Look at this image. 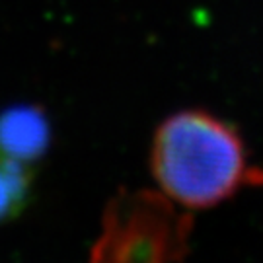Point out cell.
Masks as SVG:
<instances>
[{
  "instance_id": "2",
  "label": "cell",
  "mask_w": 263,
  "mask_h": 263,
  "mask_svg": "<svg viewBox=\"0 0 263 263\" xmlns=\"http://www.w3.org/2000/svg\"><path fill=\"white\" fill-rule=\"evenodd\" d=\"M47 123L35 109L18 107L0 117V151L28 164L47 144Z\"/></svg>"
},
{
  "instance_id": "3",
  "label": "cell",
  "mask_w": 263,
  "mask_h": 263,
  "mask_svg": "<svg viewBox=\"0 0 263 263\" xmlns=\"http://www.w3.org/2000/svg\"><path fill=\"white\" fill-rule=\"evenodd\" d=\"M28 164L0 151V220L18 215L28 197Z\"/></svg>"
},
{
  "instance_id": "1",
  "label": "cell",
  "mask_w": 263,
  "mask_h": 263,
  "mask_svg": "<svg viewBox=\"0 0 263 263\" xmlns=\"http://www.w3.org/2000/svg\"><path fill=\"white\" fill-rule=\"evenodd\" d=\"M152 172L170 197L187 207H209L240 185L244 144L230 125L211 113L179 111L154 137Z\"/></svg>"
}]
</instances>
